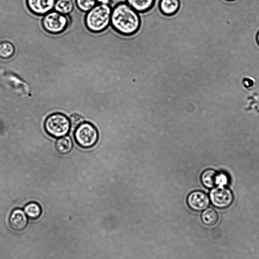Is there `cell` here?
Segmentation results:
<instances>
[{"instance_id": "2e32d148", "label": "cell", "mask_w": 259, "mask_h": 259, "mask_svg": "<svg viewBox=\"0 0 259 259\" xmlns=\"http://www.w3.org/2000/svg\"><path fill=\"white\" fill-rule=\"evenodd\" d=\"M55 10L63 15L71 13L73 9V4L71 0H57L55 4Z\"/></svg>"}, {"instance_id": "8fae6325", "label": "cell", "mask_w": 259, "mask_h": 259, "mask_svg": "<svg viewBox=\"0 0 259 259\" xmlns=\"http://www.w3.org/2000/svg\"><path fill=\"white\" fill-rule=\"evenodd\" d=\"M180 7V0H160L159 8L164 15L172 16L178 11Z\"/></svg>"}, {"instance_id": "8992f818", "label": "cell", "mask_w": 259, "mask_h": 259, "mask_svg": "<svg viewBox=\"0 0 259 259\" xmlns=\"http://www.w3.org/2000/svg\"><path fill=\"white\" fill-rule=\"evenodd\" d=\"M209 198L212 204L221 209L228 207L233 201L231 191L222 186L213 188L210 192Z\"/></svg>"}, {"instance_id": "d6986e66", "label": "cell", "mask_w": 259, "mask_h": 259, "mask_svg": "<svg viewBox=\"0 0 259 259\" xmlns=\"http://www.w3.org/2000/svg\"><path fill=\"white\" fill-rule=\"evenodd\" d=\"M83 118L80 115L77 114L72 115L69 119L71 126L75 128L83 123Z\"/></svg>"}, {"instance_id": "4fadbf2b", "label": "cell", "mask_w": 259, "mask_h": 259, "mask_svg": "<svg viewBox=\"0 0 259 259\" xmlns=\"http://www.w3.org/2000/svg\"><path fill=\"white\" fill-rule=\"evenodd\" d=\"M72 142L69 136H64L58 139L56 143L57 150L61 154L69 153L72 148Z\"/></svg>"}, {"instance_id": "30bf717a", "label": "cell", "mask_w": 259, "mask_h": 259, "mask_svg": "<svg viewBox=\"0 0 259 259\" xmlns=\"http://www.w3.org/2000/svg\"><path fill=\"white\" fill-rule=\"evenodd\" d=\"M9 223L12 229L20 231L26 228L28 219L23 210L20 208H16L12 211L10 215Z\"/></svg>"}, {"instance_id": "52a82bcc", "label": "cell", "mask_w": 259, "mask_h": 259, "mask_svg": "<svg viewBox=\"0 0 259 259\" xmlns=\"http://www.w3.org/2000/svg\"><path fill=\"white\" fill-rule=\"evenodd\" d=\"M188 206L193 210L200 211L205 209L209 204V199L206 194L201 191H195L188 195Z\"/></svg>"}, {"instance_id": "e0dca14e", "label": "cell", "mask_w": 259, "mask_h": 259, "mask_svg": "<svg viewBox=\"0 0 259 259\" xmlns=\"http://www.w3.org/2000/svg\"><path fill=\"white\" fill-rule=\"evenodd\" d=\"M15 53V48L13 45L9 42L5 41L0 44V57L4 59L11 58Z\"/></svg>"}, {"instance_id": "44dd1931", "label": "cell", "mask_w": 259, "mask_h": 259, "mask_svg": "<svg viewBox=\"0 0 259 259\" xmlns=\"http://www.w3.org/2000/svg\"><path fill=\"white\" fill-rule=\"evenodd\" d=\"M257 40L259 44V32L258 33L257 35Z\"/></svg>"}, {"instance_id": "3957f363", "label": "cell", "mask_w": 259, "mask_h": 259, "mask_svg": "<svg viewBox=\"0 0 259 259\" xmlns=\"http://www.w3.org/2000/svg\"><path fill=\"white\" fill-rule=\"evenodd\" d=\"M45 128L47 133L55 138L65 136L70 128L69 120L61 113L53 114L46 119Z\"/></svg>"}, {"instance_id": "9a60e30c", "label": "cell", "mask_w": 259, "mask_h": 259, "mask_svg": "<svg viewBox=\"0 0 259 259\" xmlns=\"http://www.w3.org/2000/svg\"><path fill=\"white\" fill-rule=\"evenodd\" d=\"M24 212L31 219L35 220L39 217L41 213L40 205L34 202H29L24 207Z\"/></svg>"}, {"instance_id": "ffe728a7", "label": "cell", "mask_w": 259, "mask_h": 259, "mask_svg": "<svg viewBox=\"0 0 259 259\" xmlns=\"http://www.w3.org/2000/svg\"><path fill=\"white\" fill-rule=\"evenodd\" d=\"M100 4H107L109 2V0H96Z\"/></svg>"}, {"instance_id": "6da1fadb", "label": "cell", "mask_w": 259, "mask_h": 259, "mask_svg": "<svg viewBox=\"0 0 259 259\" xmlns=\"http://www.w3.org/2000/svg\"><path fill=\"white\" fill-rule=\"evenodd\" d=\"M110 23L118 33L128 36L139 30L141 19L138 12L127 3H120L112 10Z\"/></svg>"}, {"instance_id": "7a4b0ae2", "label": "cell", "mask_w": 259, "mask_h": 259, "mask_svg": "<svg viewBox=\"0 0 259 259\" xmlns=\"http://www.w3.org/2000/svg\"><path fill=\"white\" fill-rule=\"evenodd\" d=\"M111 12L112 9L108 4L95 5L86 15L87 27L93 32L104 31L110 23Z\"/></svg>"}, {"instance_id": "7c38bea8", "label": "cell", "mask_w": 259, "mask_h": 259, "mask_svg": "<svg viewBox=\"0 0 259 259\" xmlns=\"http://www.w3.org/2000/svg\"><path fill=\"white\" fill-rule=\"evenodd\" d=\"M155 0H126L127 3L137 12L144 13L152 8Z\"/></svg>"}, {"instance_id": "9c48e42d", "label": "cell", "mask_w": 259, "mask_h": 259, "mask_svg": "<svg viewBox=\"0 0 259 259\" xmlns=\"http://www.w3.org/2000/svg\"><path fill=\"white\" fill-rule=\"evenodd\" d=\"M55 3L56 0H26L30 11L38 15L49 13L54 8Z\"/></svg>"}, {"instance_id": "ac0fdd59", "label": "cell", "mask_w": 259, "mask_h": 259, "mask_svg": "<svg viewBox=\"0 0 259 259\" xmlns=\"http://www.w3.org/2000/svg\"><path fill=\"white\" fill-rule=\"evenodd\" d=\"M78 9L83 12H89L95 5L96 0H75Z\"/></svg>"}, {"instance_id": "277c9868", "label": "cell", "mask_w": 259, "mask_h": 259, "mask_svg": "<svg viewBox=\"0 0 259 259\" xmlns=\"http://www.w3.org/2000/svg\"><path fill=\"white\" fill-rule=\"evenodd\" d=\"M74 139L81 147L89 148L94 146L98 139L96 127L89 122H83L75 129Z\"/></svg>"}, {"instance_id": "5bb4252c", "label": "cell", "mask_w": 259, "mask_h": 259, "mask_svg": "<svg viewBox=\"0 0 259 259\" xmlns=\"http://www.w3.org/2000/svg\"><path fill=\"white\" fill-rule=\"evenodd\" d=\"M201 220L205 225L212 226L217 223L219 220V215L214 209L212 208H208L202 212Z\"/></svg>"}, {"instance_id": "5b68a950", "label": "cell", "mask_w": 259, "mask_h": 259, "mask_svg": "<svg viewBox=\"0 0 259 259\" xmlns=\"http://www.w3.org/2000/svg\"><path fill=\"white\" fill-rule=\"evenodd\" d=\"M44 28L48 32L58 34L63 32L68 25V20L66 16L57 11L49 12L42 20Z\"/></svg>"}, {"instance_id": "7402d4cb", "label": "cell", "mask_w": 259, "mask_h": 259, "mask_svg": "<svg viewBox=\"0 0 259 259\" xmlns=\"http://www.w3.org/2000/svg\"><path fill=\"white\" fill-rule=\"evenodd\" d=\"M228 1H233V0H228Z\"/></svg>"}, {"instance_id": "ba28073f", "label": "cell", "mask_w": 259, "mask_h": 259, "mask_svg": "<svg viewBox=\"0 0 259 259\" xmlns=\"http://www.w3.org/2000/svg\"><path fill=\"white\" fill-rule=\"evenodd\" d=\"M227 180V178L224 175L219 174L211 169L204 171L201 176L202 184L208 188H212L219 184L220 186L225 184Z\"/></svg>"}]
</instances>
